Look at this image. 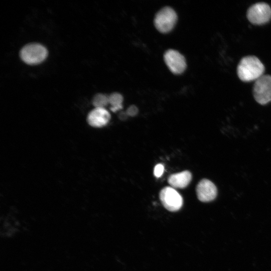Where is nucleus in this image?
Listing matches in <instances>:
<instances>
[{"label":"nucleus","mask_w":271,"mask_h":271,"mask_svg":"<svg viewBox=\"0 0 271 271\" xmlns=\"http://www.w3.org/2000/svg\"><path fill=\"white\" fill-rule=\"evenodd\" d=\"M48 51L45 47L39 44H30L24 47L20 52V57L26 63L37 64L47 57Z\"/></svg>","instance_id":"nucleus-2"},{"label":"nucleus","mask_w":271,"mask_h":271,"mask_svg":"<svg viewBox=\"0 0 271 271\" xmlns=\"http://www.w3.org/2000/svg\"><path fill=\"white\" fill-rule=\"evenodd\" d=\"M109 104L111 105L110 110L115 112L122 108L123 97L118 93H113L108 96Z\"/></svg>","instance_id":"nucleus-11"},{"label":"nucleus","mask_w":271,"mask_h":271,"mask_svg":"<svg viewBox=\"0 0 271 271\" xmlns=\"http://www.w3.org/2000/svg\"><path fill=\"white\" fill-rule=\"evenodd\" d=\"M164 60L170 71L174 74H181L186 68L184 57L176 50L167 51L164 54Z\"/></svg>","instance_id":"nucleus-7"},{"label":"nucleus","mask_w":271,"mask_h":271,"mask_svg":"<svg viewBox=\"0 0 271 271\" xmlns=\"http://www.w3.org/2000/svg\"><path fill=\"white\" fill-rule=\"evenodd\" d=\"M164 171V166L162 164H158L154 168V175L159 178L163 174Z\"/></svg>","instance_id":"nucleus-13"},{"label":"nucleus","mask_w":271,"mask_h":271,"mask_svg":"<svg viewBox=\"0 0 271 271\" xmlns=\"http://www.w3.org/2000/svg\"><path fill=\"white\" fill-rule=\"evenodd\" d=\"M92 103L95 108H104L109 104L108 96L103 94H97L92 99Z\"/></svg>","instance_id":"nucleus-12"},{"label":"nucleus","mask_w":271,"mask_h":271,"mask_svg":"<svg viewBox=\"0 0 271 271\" xmlns=\"http://www.w3.org/2000/svg\"><path fill=\"white\" fill-rule=\"evenodd\" d=\"M138 112V109L137 107L132 105L129 106L126 110V113L129 116H135Z\"/></svg>","instance_id":"nucleus-14"},{"label":"nucleus","mask_w":271,"mask_h":271,"mask_svg":"<svg viewBox=\"0 0 271 271\" xmlns=\"http://www.w3.org/2000/svg\"><path fill=\"white\" fill-rule=\"evenodd\" d=\"M196 190L198 199L203 202L213 201L217 194L214 184L206 179H202L198 183Z\"/></svg>","instance_id":"nucleus-8"},{"label":"nucleus","mask_w":271,"mask_h":271,"mask_svg":"<svg viewBox=\"0 0 271 271\" xmlns=\"http://www.w3.org/2000/svg\"><path fill=\"white\" fill-rule=\"evenodd\" d=\"M192 174L189 171H184L171 175L168 179V183L173 188H184L190 183Z\"/></svg>","instance_id":"nucleus-10"},{"label":"nucleus","mask_w":271,"mask_h":271,"mask_svg":"<svg viewBox=\"0 0 271 271\" xmlns=\"http://www.w3.org/2000/svg\"><path fill=\"white\" fill-rule=\"evenodd\" d=\"M264 66L260 60L254 56L243 57L237 67V73L240 79L244 82L256 80L263 75Z\"/></svg>","instance_id":"nucleus-1"},{"label":"nucleus","mask_w":271,"mask_h":271,"mask_svg":"<svg viewBox=\"0 0 271 271\" xmlns=\"http://www.w3.org/2000/svg\"><path fill=\"white\" fill-rule=\"evenodd\" d=\"M177 20L175 11L170 7H165L159 11L154 20V24L158 31L168 33L174 28Z\"/></svg>","instance_id":"nucleus-4"},{"label":"nucleus","mask_w":271,"mask_h":271,"mask_svg":"<svg viewBox=\"0 0 271 271\" xmlns=\"http://www.w3.org/2000/svg\"><path fill=\"white\" fill-rule=\"evenodd\" d=\"M110 119L109 112L104 108H95L87 116V122L91 126L101 127L106 125Z\"/></svg>","instance_id":"nucleus-9"},{"label":"nucleus","mask_w":271,"mask_h":271,"mask_svg":"<svg viewBox=\"0 0 271 271\" xmlns=\"http://www.w3.org/2000/svg\"><path fill=\"white\" fill-rule=\"evenodd\" d=\"M159 198L164 207L171 212L178 211L183 205L181 195L173 187L163 188L160 192Z\"/></svg>","instance_id":"nucleus-6"},{"label":"nucleus","mask_w":271,"mask_h":271,"mask_svg":"<svg viewBox=\"0 0 271 271\" xmlns=\"http://www.w3.org/2000/svg\"><path fill=\"white\" fill-rule=\"evenodd\" d=\"M246 16L252 24L261 25L271 19V8L266 3L259 2L251 6L247 10Z\"/></svg>","instance_id":"nucleus-5"},{"label":"nucleus","mask_w":271,"mask_h":271,"mask_svg":"<svg viewBox=\"0 0 271 271\" xmlns=\"http://www.w3.org/2000/svg\"><path fill=\"white\" fill-rule=\"evenodd\" d=\"M253 94L255 100L260 104L271 101V75H263L255 80Z\"/></svg>","instance_id":"nucleus-3"}]
</instances>
